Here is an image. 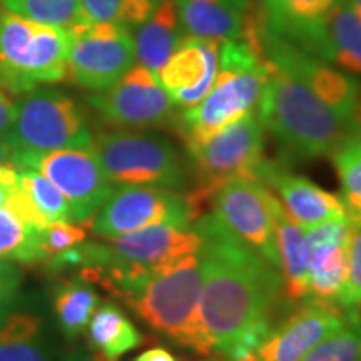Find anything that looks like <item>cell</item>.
<instances>
[{"mask_svg":"<svg viewBox=\"0 0 361 361\" xmlns=\"http://www.w3.org/2000/svg\"><path fill=\"white\" fill-rule=\"evenodd\" d=\"M348 137L355 139L356 142L361 144V90L358 96V102H356L353 117L350 121V135Z\"/></svg>","mask_w":361,"mask_h":361,"instance_id":"60d3db41","label":"cell"},{"mask_svg":"<svg viewBox=\"0 0 361 361\" xmlns=\"http://www.w3.org/2000/svg\"><path fill=\"white\" fill-rule=\"evenodd\" d=\"M206 361H218V360H206ZM224 361V360H223Z\"/></svg>","mask_w":361,"mask_h":361,"instance_id":"f6af8a7d","label":"cell"},{"mask_svg":"<svg viewBox=\"0 0 361 361\" xmlns=\"http://www.w3.org/2000/svg\"><path fill=\"white\" fill-rule=\"evenodd\" d=\"M301 361H361V313H351L340 329L318 343Z\"/></svg>","mask_w":361,"mask_h":361,"instance_id":"1f68e13d","label":"cell"},{"mask_svg":"<svg viewBox=\"0 0 361 361\" xmlns=\"http://www.w3.org/2000/svg\"><path fill=\"white\" fill-rule=\"evenodd\" d=\"M16 102L8 90L0 87V137L11 129L13 116H16Z\"/></svg>","mask_w":361,"mask_h":361,"instance_id":"f35d334b","label":"cell"},{"mask_svg":"<svg viewBox=\"0 0 361 361\" xmlns=\"http://www.w3.org/2000/svg\"><path fill=\"white\" fill-rule=\"evenodd\" d=\"M0 361H52L51 343L40 313L12 305L0 318Z\"/></svg>","mask_w":361,"mask_h":361,"instance_id":"603a6c76","label":"cell"},{"mask_svg":"<svg viewBox=\"0 0 361 361\" xmlns=\"http://www.w3.org/2000/svg\"><path fill=\"white\" fill-rule=\"evenodd\" d=\"M4 137L16 156L59 149H92L94 142L87 117L79 104L52 87H35L20 94L12 126Z\"/></svg>","mask_w":361,"mask_h":361,"instance_id":"52a82bcc","label":"cell"},{"mask_svg":"<svg viewBox=\"0 0 361 361\" xmlns=\"http://www.w3.org/2000/svg\"><path fill=\"white\" fill-rule=\"evenodd\" d=\"M200 214L201 206L188 194L152 186H121L89 221V228L96 236L111 239L159 224L191 228Z\"/></svg>","mask_w":361,"mask_h":361,"instance_id":"9c48e42d","label":"cell"},{"mask_svg":"<svg viewBox=\"0 0 361 361\" xmlns=\"http://www.w3.org/2000/svg\"><path fill=\"white\" fill-rule=\"evenodd\" d=\"M12 162L17 168L37 171L64 194L71 207L72 223L89 224L116 189L92 149L19 154Z\"/></svg>","mask_w":361,"mask_h":361,"instance_id":"8fae6325","label":"cell"},{"mask_svg":"<svg viewBox=\"0 0 361 361\" xmlns=\"http://www.w3.org/2000/svg\"><path fill=\"white\" fill-rule=\"evenodd\" d=\"M256 114L278 142L284 164L331 157L350 135L348 124L308 85L273 64Z\"/></svg>","mask_w":361,"mask_h":361,"instance_id":"3957f363","label":"cell"},{"mask_svg":"<svg viewBox=\"0 0 361 361\" xmlns=\"http://www.w3.org/2000/svg\"><path fill=\"white\" fill-rule=\"evenodd\" d=\"M67 78L101 92L114 85L135 62L133 32L114 22H80L69 30Z\"/></svg>","mask_w":361,"mask_h":361,"instance_id":"30bf717a","label":"cell"},{"mask_svg":"<svg viewBox=\"0 0 361 361\" xmlns=\"http://www.w3.org/2000/svg\"><path fill=\"white\" fill-rule=\"evenodd\" d=\"M62 361H117V360H111L106 358V356L97 353V351H72V353L66 355Z\"/></svg>","mask_w":361,"mask_h":361,"instance_id":"b9f144b4","label":"cell"},{"mask_svg":"<svg viewBox=\"0 0 361 361\" xmlns=\"http://www.w3.org/2000/svg\"><path fill=\"white\" fill-rule=\"evenodd\" d=\"M99 286L174 345L197 355L214 353L201 326L202 268L197 252L147 271L109 274Z\"/></svg>","mask_w":361,"mask_h":361,"instance_id":"7a4b0ae2","label":"cell"},{"mask_svg":"<svg viewBox=\"0 0 361 361\" xmlns=\"http://www.w3.org/2000/svg\"><path fill=\"white\" fill-rule=\"evenodd\" d=\"M99 305L101 298L94 284L75 274L64 279L54 291V314L67 338H75L87 331Z\"/></svg>","mask_w":361,"mask_h":361,"instance_id":"484cf974","label":"cell"},{"mask_svg":"<svg viewBox=\"0 0 361 361\" xmlns=\"http://www.w3.org/2000/svg\"><path fill=\"white\" fill-rule=\"evenodd\" d=\"M350 224L348 269L340 306L350 313H361V218L346 216Z\"/></svg>","mask_w":361,"mask_h":361,"instance_id":"836d02e7","label":"cell"},{"mask_svg":"<svg viewBox=\"0 0 361 361\" xmlns=\"http://www.w3.org/2000/svg\"><path fill=\"white\" fill-rule=\"evenodd\" d=\"M87 22H114L133 32L142 25L161 0H80Z\"/></svg>","mask_w":361,"mask_h":361,"instance_id":"f546056e","label":"cell"},{"mask_svg":"<svg viewBox=\"0 0 361 361\" xmlns=\"http://www.w3.org/2000/svg\"><path fill=\"white\" fill-rule=\"evenodd\" d=\"M256 34H258L261 51L271 64L308 85L350 128V121L353 117L361 90L358 80L348 72L303 52L296 45L271 32L261 20L259 12L256 17Z\"/></svg>","mask_w":361,"mask_h":361,"instance_id":"7c38bea8","label":"cell"},{"mask_svg":"<svg viewBox=\"0 0 361 361\" xmlns=\"http://www.w3.org/2000/svg\"><path fill=\"white\" fill-rule=\"evenodd\" d=\"M89 226V224H85ZM84 223H51L39 231V246L45 261L67 247L78 246L87 238ZM44 261V263H45Z\"/></svg>","mask_w":361,"mask_h":361,"instance_id":"e575fe53","label":"cell"},{"mask_svg":"<svg viewBox=\"0 0 361 361\" xmlns=\"http://www.w3.org/2000/svg\"><path fill=\"white\" fill-rule=\"evenodd\" d=\"M348 218L306 229L308 296L306 301L340 306L348 269ZM341 308V306H340Z\"/></svg>","mask_w":361,"mask_h":361,"instance_id":"e0dca14e","label":"cell"},{"mask_svg":"<svg viewBox=\"0 0 361 361\" xmlns=\"http://www.w3.org/2000/svg\"><path fill=\"white\" fill-rule=\"evenodd\" d=\"M184 34L228 42L243 37L255 13L251 0H174Z\"/></svg>","mask_w":361,"mask_h":361,"instance_id":"44dd1931","label":"cell"},{"mask_svg":"<svg viewBox=\"0 0 361 361\" xmlns=\"http://www.w3.org/2000/svg\"><path fill=\"white\" fill-rule=\"evenodd\" d=\"M6 209L11 211L13 216H17L22 223L29 228L35 229V231H40V229L47 228L49 219L45 218L42 211L39 209V206L35 204L32 197L27 194L24 189H17L16 192L8 197L6 202Z\"/></svg>","mask_w":361,"mask_h":361,"instance_id":"d590c367","label":"cell"},{"mask_svg":"<svg viewBox=\"0 0 361 361\" xmlns=\"http://www.w3.org/2000/svg\"><path fill=\"white\" fill-rule=\"evenodd\" d=\"M271 64L245 39L228 40L219 47V71L213 87L196 106L180 112L176 130L184 144L213 137L226 126L256 111Z\"/></svg>","mask_w":361,"mask_h":361,"instance_id":"277c9868","label":"cell"},{"mask_svg":"<svg viewBox=\"0 0 361 361\" xmlns=\"http://www.w3.org/2000/svg\"><path fill=\"white\" fill-rule=\"evenodd\" d=\"M341 183V201L346 216L361 218V144L348 137L331 156Z\"/></svg>","mask_w":361,"mask_h":361,"instance_id":"4dcf8cb0","label":"cell"},{"mask_svg":"<svg viewBox=\"0 0 361 361\" xmlns=\"http://www.w3.org/2000/svg\"><path fill=\"white\" fill-rule=\"evenodd\" d=\"M0 13H2V11H0Z\"/></svg>","mask_w":361,"mask_h":361,"instance_id":"bcb514c9","label":"cell"},{"mask_svg":"<svg viewBox=\"0 0 361 361\" xmlns=\"http://www.w3.org/2000/svg\"><path fill=\"white\" fill-rule=\"evenodd\" d=\"M20 189L19 168L13 162L0 164V207H6V202L13 192Z\"/></svg>","mask_w":361,"mask_h":361,"instance_id":"74e56055","label":"cell"},{"mask_svg":"<svg viewBox=\"0 0 361 361\" xmlns=\"http://www.w3.org/2000/svg\"><path fill=\"white\" fill-rule=\"evenodd\" d=\"M201 239L194 228L159 224L102 243L101 263L96 268L82 269L84 278H99L111 273L147 271L186 255L200 251Z\"/></svg>","mask_w":361,"mask_h":361,"instance_id":"4fadbf2b","label":"cell"},{"mask_svg":"<svg viewBox=\"0 0 361 361\" xmlns=\"http://www.w3.org/2000/svg\"><path fill=\"white\" fill-rule=\"evenodd\" d=\"M350 314L340 306L303 301L271 329L256 351L258 361H301L318 343L340 329Z\"/></svg>","mask_w":361,"mask_h":361,"instance_id":"2e32d148","label":"cell"},{"mask_svg":"<svg viewBox=\"0 0 361 361\" xmlns=\"http://www.w3.org/2000/svg\"><path fill=\"white\" fill-rule=\"evenodd\" d=\"M256 180L268 188L305 229L346 218V207L340 196L324 191L305 176L291 173L283 161L264 159L256 171Z\"/></svg>","mask_w":361,"mask_h":361,"instance_id":"ac0fdd59","label":"cell"},{"mask_svg":"<svg viewBox=\"0 0 361 361\" xmlns=\"http://www.w3.org/2000/svg\"><path fill=\"white\" fill-rule=\"evenodd\" d=\"M4 8L39 24L74 29L84 22L80 0H0Z\"/></svg>","mask_w":361,"mask_h":361,"instance_id":"83f0119b","label":"cell"},{"mask_svg":"<svg viewBox=\"0 0 361 361\" xmlns=\"http://www.w3.org/2000/svg\"><path fill=\"white\" fill-rule=\"evenodd\" d=\"M343 0H261L259 16L271 32L290 40L316 24Z\"/></svg>","mask_w":361,"mask_h":361,"instance_id":"4316f807","label":"cell"},{"mask_svg":"<svg viewBox=\"0 0 361 361\" xmlns=\"http://www.w3.org/2000/svg\"><path fill=\"white\" fill-rule=\"evenodd\" d=\"M134 361H178V358H176L171 351L157 346V348H151V350L144 351V353L139 355Z\"/></svg>","mask_w":361,"mask_h":361,"instance_id":"ab89813d","label":"cell"},{"mask_svg":"<svg viewBox=\"0 0 361 361\" xmlns=\"http://www.w3.org/2000/svg\"><path fill=\"white\" fill-rule=\"evenodd\" d=\"M186 37L174 0H161L152 16L134 29L135 61L156 74Z\"/></svg>","mask_w":361,"mask_h":361,"instance_id":"cb8c5ba5","label":"cell"},{"mask_svg":"<svg viewBox=\"0 0 361 361\" xmlns=\"http://www.w3.org/2000/svg\"><path fill=\"white\" fill-rule=\"evenodd\" d=\"M20 188L32 197L49 223H72L69 202L59 189L37 171L19 168Z\"/></svg>","mask_w":361,"mask_h":361,"instance_id":"d6a6232c","label":"cell"},{"mask_svg":"<svg viewBox=\"0 0 361 361\" xmlns=\"http://www.w3.org/2000/svg\"><path fill=\"white\" fill-rule=\"evenodd\" d=\"M104 173L114 186H152L179 191L188 184V168L168 137L141 130H107L94 137Z\"/></svg>","mask_w":361,"mask_h":361,"instance_id":"8992f818","label":"cell"},{"mask_svg":"<svg viewBox=\"0 0 361 361\" xmlns=\"http://www.w3.org/2000/svg\"><path fill=\"white\" fill-rule=\"evenodd\" d=\"M189 159L196 188L188 196L201 206L216 189L234 179H255L264 157V126L256 111L226 126L213 137L188 144Z\"/></svg>","mask_w":361,"mask_h":361,"instance_id":"ba28073f","label":"cell"},{"mask_svg":"<svg viewBox=\"0 0 361 361\" xmlns=\"http://www.w3.org/2000/svg\"><path fill=\"white\" fill-rule=\"evenodd\" d=\"M0 259L19 264L44 263L39 231L25 226L6 207H0Z\"/></svg>","mask_w":361,"mask_h":361,"instance_id":"f1b7e54d","label":"cell"},{"mask_svg":"<svg viewBox=\"0 0 361 361\" xmlns=\"http://www.w3.org/2000/svg\"><path fill=\"white\" fill-rule=\"evenodd\" d=\"M85 101L106 123L121 128H164L176 123L174 104L157 75L141 64L133 66L112 87Z\"/></svg>","mask_w":361,"mask_h":361,"instance_id":"5bb4252c","label":"cell"},{"mask_svg":"<svg viewBox=\"0 0 361 361\" xmlns=\"http://www.w3.org/2000/svg\"><path fill=\"white\" fill-rule=\"evenodd\" d=\"M219 47L221 42L216 40L186 35L156 72L174 106L189 109L209 92L219 71Z\"/></svg>","mask_w":361,"mask_h":361,"instance_id":"d6986e66","label":"cell"},{"mask_svg":"<svg viewBox=\"0 0 361 361\" xmlns=\"http://www.w3.org/2000/svg\"><path fill=\"white\" fill-rule=\"evenodd\" d=\"M269 207L276 224L279 274L284 303L298 306L308 296V250L306 229L288 214L281 201L269 191Z\"/></svg>","mask_w":361,"mask_h":361,"instance_id":"7402d4cb","label":"cell"},{"mask_svg":"<svg viewBox=\"0 0 361 361\" xmlns=\"http://www.w3.org/2000/svg\"><path fill=\"white\" fill-rule=\"evenodd\" d=\"M213 213L245 245L279 271L276 224L269 207V189L255 179H234L209 197Z\"/></svg>","mask_w":361,"mask_h":361,"instance_id":"9a60e30c","label":"cell"},{"mask_svg":"<svg viewBox=\"0 0 361 361\" xmlns=\"http://www.w3.org/2000/svg\"><path fill=\"white\" fill-rule=\"evenodd\" d=\"M346 2L350 4V7L353 8L356 17H358L360 22H361V0H346Z\"/></svg>","mask_w":361,"mask_h":361,"instance_id":"ee69618b","label":"cell"},{"mask_svg":"<svg viewBox=\"0 0 361 361\" xmlns=\"http://www.w3.org/2000/svg\"><path fill=\"white\" fill-rule=\"evenodd\" d=\"M71 34L4 8L0 13V87L25 94L67 78Z\"/></svg>","mask_w":361,"mask_h":361,"instance_id":"5b68a950","label":"cell"},{"mask_svg":"<svg viewBox=\"0 0 361 361\" xmlns=\"http://www.w3.org/2000/svg\"><path fill=\"white\" fill-rule=\"evenodd\" d=\"M87 331L92 350L111 360L139 348L144 341L141 331L114 303L99 305Z\"/></svg>","mask_w":361,"mask_h":361,"instance_id":"d4e9b609","label":"cell"},{"mask_svg":"<svg viewBox=\"0 0 361 361\" xmlns=\"http://www.w3.org/2000/svg\"><path fill=\"white\" fill-rule=\"evenodd\" d=\"M288 42L351 75H361V22L346 0Z\"/></svg>","mask_w":361,"mask_h":361,"instance_id":"ffe728a7","label":"cell"},{"mask_svg":"<svg viewBox=\"0 0 361 361\" xmlns=\"http://www.w3.org/2000/svg\"><path fill=\"white\" fill-rule=\"evenodd\" d=\"M20 284L22 274L16 263L0 259V318L16 303Z\"/></svg>","mask_w":361,"mask_h":361,"instance_id":"8d00e7d4","label":"cell"},{"mask_svg":"<svg viewBox=\"0 0 361 361\" xmlns=\"http://www.w3.org/2000/svg\"><path fill=\"white\" fill-rule=\"evenodd\" d=\"M192 228L201 239V326L221 355L245 329L274 319L284 305L283 279L213 211L197 216Z\"/></svg>","mask_w":361,"mask_h":361,"instance_id":"6da1fadb","label":"cell"},{"mask_svg":"<svg viewBox=\"0 0 361 361\" xmlns=\"http://www.w3.org/2000/svg\"><path fill=\"white\" fill-rule=\"evenodd\" d=\"M13 156H16V152H13V149L11 144L6 137H0V164H4V162H12L13 161Z\"/></svg>","mask_w":361,"mask_h":361,"instance_id":"7bdbcfd3","label":"cell"}]
</instances>
